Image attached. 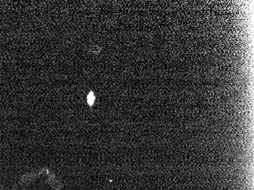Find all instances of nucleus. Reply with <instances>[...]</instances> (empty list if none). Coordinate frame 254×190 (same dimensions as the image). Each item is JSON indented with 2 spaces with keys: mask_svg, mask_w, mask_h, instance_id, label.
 Masks as SVG:
<instances>
[{
  "mask_svg": "<svg viewBox=\"0 0 254 190\" xmlns=\"http://www.w3.org/2000/svg\"><path fill=\"white\" fill-rule=\"evenodd\" d=\"M94 100H95V97H94V94L92 93V92H90L89 95H87V103H88L89 105L90 106L93 105Z\"/></svg>",
  "mask_w": 254,
  "mask_h": 190,
  "instance_id": "nucleus-1",
  "label": "nucleus"
}]
</instances>
